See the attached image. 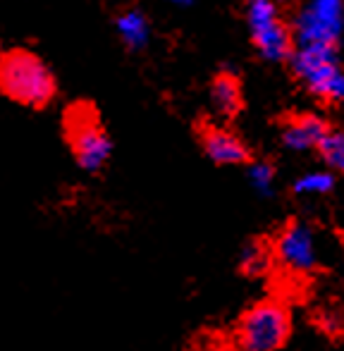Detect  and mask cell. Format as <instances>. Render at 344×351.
<instances>
[{"mask_svg":"<svg viewBox=\"0 0 344 351\" xmlns=\"http://www.w3.org/2000/svg\"><path fill=\"white\" fill-rule=\"evenodd\" d=\"M289 70L311 96L344 106V67L335 46H294Z\"/></svg>","mask_w":344,"mask_h":351,"instance_id":"obj_4","label":"cell"},{"mask_svg":"<svg viewBox=\"0 0 344 351\" xmlns=\"http://www.w3.org/2000/svg\"><path fill=\"white\" fill-rule=\"evenodd\" d=\"M0 56H3V51H0Z\"/></svg>","mask_w":344,"mask_h":351,"instance_id":"obj_19","label":"cell"},{"mask_svg":"<svg viewBox=\"0 0 344 351\" xmlns=\"http://www.w3.org/2000/svg\"><path fill=\"white\" fill-rule=\"evenodd\" d=\"M210 103L223 117H237L244 106V93L239 74L234 70H223L210 82Z\"/></svg>","mask_w":344,"mask_h":351,"instance_id":"obj_10","label":"cell"},{"mask_svg":"<svg viewBox=\"0 0 344 351\" xmlns=\"http://www.w3.org/2000/svg\"><path fill=\"white\" fill-rule=\"evenodd\" d=\"M316 323L328 337H340V335H344V318L340 313H335V311H323L316 318Z\"/></svg>","mask_w":344,"mask_h":351,"instance_id":"obj_16","label":"cell"},{"mask_svg":"<svg viewBox=\"0 0 344 351\" xmlns=\"http://www.w3.org/2000/svg\"><path fill=\"white\" fill-rule=\"evenodd\" d=\"M292 308L278 296L251 304L234 325V347L239 351H280L292 337Z\"/></svg>","mask_w":344,"mask_h":351,"instance_id":"obj_2","label":"cell"},{"mask_svg":"<svg viewBox=\"0 0 344 351\" xmlns=\"http://www.w3.org/2000/svg\"><path fill=\"white\" fill-rule=\"evenodd\" d=\"M273 249L260 239H251L239 251V270L247 278H263L273 270Z\"/></svg>","mask_w":344,"mask_h":351,"instance_id":"obj_12","label":"cell"},{"mask_svg":"<svg viewBox=\"0 0 344 351\" xmlns=\"http://www.w3.org/2000/svg\"><path fill=\"white\" fill-rule=\"evenodd\" d=\"M330 130L332 127L325 122V117L316 115V112H297L282 122L280 141L287 151L294 153L318 151V146L330 134Z\"/></svg>","mask_w":344,"mask_h":351,"instance_id":"obj_9","label":"cell"},{"mask_svg":"<svg viewBox=\"0 0 344 351\" xmlns=\"http://www.w3.org/2000/svg\"><path fill=\"white\" fill-rule=\"evenodd\" d=\"M294 46H335L344 38V0H304L292 22Z\"/></svg>","mask_w":344,"mask_h":351,"instance_id":"obj_6","label":"cell"},{"mask_svg":"<svg viewBox=\"0 0 344 351\" xmlns=\"http://www.w3.org/2000/svg\"><path fill=\"white\" fill-rule=\"evenodd\" d=\"M199 141L206 158L215 165H247L251 160V151L242 141L237 132L220 125H201Z\"/></svg>","mask_w":344,"mask_h":351,"instance_id":"obj_8","label":"cell"},{"mask_svg":"<svg viewBox=\"0 0 344 351\" xmlns=\"http://www.w3.org/2000/svg\"><path fill=\"white\" fill-rule=\"evenodd\" d=\"M337 186V175L325 170H311V172H304L294 180L292 191L297 196H328L332 194Z\"/></svg>","mask_w":344,"mask_h":351,"instance_id":"obj_13","label":"cell"},{"mask_svg":"<svg viewBox=\"0 0 344 351\" xmlns=\"http://www.w3.org/2000/svg\"><path fill=\"white\" fill-rule=\"evenodd\" d=\"M270 249H273L275 265L289 275L306 278V275L316 273L318 265H321L316 232L304 220L287 222L278 232V237L270 241Z\"/></svg>","mask_w":344,"mask_h":351,"instance_id":"obj_7","label":"cell"},{"mask_svg":"<svg viewBox=\"0 0 344 351\" xmlns=\"http://www.w3.org/2000/svg\"><path fill=\"white\" fill-rule=\"evenodd\" d=\"M247 27L251 43L265 62H287L294 51V38L289 24L280 14L278 0H249Z\"/></svg>","mask_w":344,"mask_h":351,"instance_id":"obj_5","label":"cell"},{"mask_svg":"<svg viewBox=\"0 0 344 351\" xmlns=\"http://www.w3.org/2000/svg\"><path fill=\"white\" fill-rule=\"evenodd\" d=\"M247 180L251 184V189L260 196H273L275 191V165L268 160H249L247 162Z\"/></svg>","mask_w":344,"mask_h":351,"instance_id":"obj_15","label":"cell"},{"mask_svg":"<svg viewBox=\"0 0 344 351\" xmlns=\"http://www.w3.org/2000/svg\"><path fill=\"white\" fill-rule=\"evenodd\" d=\"M318 156L330 172L344 175V132L330 130V134L318 146Z\"/></svg>","mask_w":344,"mask_h":351,"instance_id":"obj_14","label":"cell"},{"mask_svg":"<svg viewBox=\"0 0 344 351\" xmlns=\"http://www.w3.org/2000/svg\"><path fill=\"white\" fill-rule=\"evenodd\" d=\"M278 3H292V0H278Z\"/></svg>","mask_w":344,"mask_h":351,"instance_id":"obj_18","label":"cell"},{"mask_svg":"<svg viewBox=\"0 0 344 351\" xmlns=\"http://www.w3.org/2000/svg\"><path fill=\"white\" fill-rule=\"evenodd\" d=\"M62 132L75 162L84 172H101L112 156V139L91 103H72L62 112Z\"/></svg>","mask_w":344,"mask_h":351,"instance_id":"obj_3","label":"cell"},{"mask_svg":"<svg viewBox=\"0 0 344 351\" xmlns=\"http://www.w3.org/2000/svg\"><path fill=\"white\" fill-rule=\"evenodd\" d=\"M115 32L122 46L132 53H141L151 43V22L139 8H130L115 17Z\"/></svg>","mask_w":344,"mask_h":351,"instance_id":"obj_11","label":"cell"},{"mask_svg":"<svg viewBox=\"0 0 344 351\" xmlns=\"http://www.w3.org/2000/svg\"><path fill=\"white\" fill-rule=\"evenodd\" d=\"M165 3L175 5V8H189V5H194V0H165Z\"/></svg>","mask_w":344,"mask_h":351,"instance_id":"obj_17","label":"cell"},{"mask_svg":"<svg viewBox=\"0 0 344 351\" xmlns=\"http://www.w3.org/2000/svg\"><path fill=\"white\" fill-rule=\"evenodd\" d=\"M58 82L34 51L12 48L0 56V93L12 103L41 110L56 98Z\"/></svg>","mask_w":344,"mask_h":351,"instance_id":"obj_1","label":"cell"}]
</instances>
